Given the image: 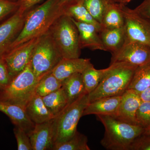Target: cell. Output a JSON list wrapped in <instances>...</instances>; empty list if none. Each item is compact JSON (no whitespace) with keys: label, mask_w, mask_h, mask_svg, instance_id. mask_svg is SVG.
I'll use <instances>...</instances> for the list:
<instances>
[{"label":"cell","mask_w":150,"mask_h":150,"mask_svg":"<svg viewBox=\"0 0 150 150\" xmlns=\"http://www.w3.org/2000/svg\"><path fill=\"white\" fill-rule=\"evenodd\" d=\"M13 131L17 143L18 150H33L29 136L26 131L16 126Z\"/></svg>","instance_id":"f546056e"},{"label":"cell","mask_w":150,"mask_h":150,"mask_svg":"<svg viewBox=\"0 0 150 150\" xmlns=\"http://www.w3.org/2000/svg\"><path fill=\"white\" fill-rule=\"evenodd\" d=\"M53 150H90L87 137L77 131L69 139L54 144Z\"/></svg>","instance_id":"4316f807"},{"label":"cell","mask_w":150,"mask_h":150,"mask_svg":"<svg viewBox=\"0 0 150 150\" xmlns=\"http://www.w3.org/2000/svg\"><path fill=\"white\" fill-rule=\"evenodd\" d=\"M137 124L145 129L150 127V102H143L136 114Z\"/></svg>","instance_id":"f1b7e54d"},{"label":"cell","mask_w":150,"mask_h":150,"mask_svg":"<svg viewBox=\"0 0 150 150\" xmlns=\"http://www.w3.org/2000/svg\"><path fill=\"white\" fill-rule=\"evenodd\" d=\"M49 31L62 58H79L81 49L79 31L71 18L62 15L53 23Z\"/></svg>","instance_id":"277c9868"},{"label":"cell","mask_w":150,"mask_h":150,"mask_svg":"<svg viewBox=\"0 0 150 150\" xmlns=\"http://www.w3.org/2000/svg\"><path fill=\"white\" fill-rule=\"evenodd\" d=\"M63 59L48 31L41 35L33 51L30 64L39 79L51 72Z\"/></svg>","instance_id":"8992f818"},{"label":"cell","mask_w":150,"mask_h":150,"mask_svg":"<svg viewBox=\"0 0 150 150\" xmlns=\"http://www.w3.org/2000/svg\"><path fill=\"white\" fill-rule=\"evenodd\" d=\"M73 1H74V0H60L59 3H60V6H62L65 5L66 4H68V3H69Z\"/></svg>","instance_id":"74e56055"},{"label":"cell","mask_w":150,"mask_h":150,"mask_svg":"<svg viewBox=\"0 0 150 150\" xmlns=\"http://www.w3.org/2000/svg\"><path fill=\"white\" fill-rule=\"evenodd\" d=\"M62 88L67 97L68 105L71 104L84 95L86 91L81 73H77L62 81Z\"/></svg>","instance_id":"44dd1931"},{"label":"cell","mask_w":150,"mask_h":150,"mask_svg":"<svg viewBox=\"0 0 150 150\" xmlns=\"http://www.w3.org/2000/svg\"><path fill=\"white\" fill-rule=\"evenodd\" d=\"M106 70L107 68L103 69H96L92 64L81 73L86 91L88 94L97 87Z\"/></svg>","instance_id":"d4e9b609"},{"label":"cell","mask_w":150,"mask_h":150,"mask_svg":"<svg viewBox=\"0 0 150 150\" xmlns=\"http://www.w3.org/2000/svg\"><path fill=\"white\" fill-rule=\"evenodd\" d=\"M43 0H17L16 2L18 5V9L21 11L26 12L33 8Z\"/></svg>","instance_id":"e575fe53"},{"label":"cell","mask_w":150,"mask_h":150,"mask_svg":"<svg viewBox=\"0 0 150 150\" xmlns=\"http://www.w3.org/2000/svg\"><path fill=\"white\" fill-rule=\"evenodd\" d=\"M150 86V62L138 67L134 72L128 89L140 93Z\"/></svg>","instance_id":"603a6c76"},{"label":"cell","mask_w":150,"mask_h":150,"mask_svg":"<svg viewBox=\"0 0 150 150\" xmlns=\"http://www.w3.org/2000/svg\"><path fill=\"white\" fill-rule=\"evenodd\" d=\"M121 96L102 98L90 102L84 110L83 116L92 115L113 116L120 104Z\"/></svg>","instance_id":"e0dca14e"},{"label":"cell","mask_w":150,"mask_h":150,"mask_svg":"<svg viewBox=\"0 0 150 150\" xmlns=\"http://www.w3.org/2000/svg\"><path fill=\"white\" fill-rule=\"evenodd\" d=\"M42 98L54 117L60 114L68 105L67 97L62 87Z\"/></svg>","instance_id":"cb8c5ba5"},{"label":"cell","mask_w":150,"mask_h":150,"mask_svg":"<svg viewBox=\"0 0 150 150\" xmlns=\"http://www.w3.org/2000/svg\"><path fill=\"white\" fill-rule=\"evenodd\" d=\"M91 15L99 23L108 5L112 0H81Z\"/></svg>","instance_id":"83f0119b"},{"label":"cell","mask_w":150,"mask_h":150,"mask_svg":"<svg viewBox=\"0 0 150 150\" xmlns=\"http://www.w3.org/2000/svg\"><path fill=\"white\" fill-rule=\"evenodd\" d=\"M139 94L142 101L150 102V86L139 93Z\"/></svg>","instance_id":"d590c367"},{"label":"cell","mask_w":150,"mask_h":150,"mask_svg":"<svg viewBox=\"0 0 150 150\" xmlns=\"http://www.w3.org/2000/svg\"><path fill=\"white\" fill-rule=\"evenodd\" d=\"M104 126L100 144L106 149L129 150L132 143L145 131L142 126L120 121L110 115H96Z\"/></svg>","instance_id":"7a4b0ae2"},{"label":"cell","mask_w":150,"mask_h":150,"mask_svg":"<svg viewBox=\"0 0 150 150\" xmlns=\"http://www.w3.org/2000/svg\"><path fill=\"white\" fill-rule=\"evenodd\" d=\"M77 28L81 49L88 48L91 50L106 51L102 42L99 31L93 25L75 21L72 18Z\"/></svg>","instance_id":"5bb4252c"},{"label":"cell","mask_w":150,"mask_h":150,"mask_svg":"<svg viewBox=\"0 0 150 150\" xmlns=\"http://www.w3.org/2000/svg\"><path fill=\"white\" fill-rule=\"evenodd\" d=\"M150 62V47L137 42H126L118 51L112 54L110 64L126 63L139 67Z\"/></svg>","instance_id":"9c48e42d"},{"label":"cell","mask_w":150,"mask_h":150,"mask_svg":"<svg viewBox=\"0 0 150 150\" xmlns=\"http://www.w3.org/2000/svg\"><path fill=\"white\" fill-rule=\"evenodd\" d=\"M54 118L43 123L35 124L33 129L28 134L33 150H52L55 144Z\"/></svg>","instance_id":"7c38bea8"},{"label":"cell","mask_w":150,"mask_h":150,"mask_svg":"<svg viewBox=\"0 0 150 150\" xmlns=\"http://www.w3.org/2000/svg\"><path fill=\"white\" fill-rule=\"evenodd\" d=\"M88 94L84 95L75 102L67 105L60 114L54 117L55 144L69 139L77 131L79 121L89 103Z\"/></svg>","instance_id":"52a82bcc"},{"label":"cell","mask_w":150,"mask_h":150,"mask_svg":"<svg viewBox=\"0 0 150 150\" xmlns=\"http://www.w3.org/2000/svg\"><path fill=\"white\" fill-rule=\"evenodd\" d=\"M129 150H150V134L143 133L132 143Z\"/></svg>","instance_id":"1f68e13d"},{"label":"cell","mask_w":150,"mask_h":150,"mask_svg":"<svg viewBox=\"0 0 150 150\" xmlns=\"http://www.w3.org/2000/svg\"><path fill=\"white\" fill-rule=\"evenodd\" d=\"M8 1H11L16 2L17 0H8Z\"/></svg>","instance_id":"ab89813d"},{"label":"cell","mask_w":150,"mask_h":150,"mask_svg":"<svg viewBox=\"0 0 150 150\" xmlns=\"http://www.w3.org/2000/svg\"><path fill=\"white\" fill-rule=\"evenodd\" d=\"M39 81L33 73L30 63L23 71L12 78L6 88L0 91V100L25 108L35 94Z\"/></svg>","instance_id":"5b68a950"},{"label":"cell","mask_w":150,"mask_h":150,"mask_svg":"<svg viewBox=\"0 0 150 150\" xmlns=\"http://www.w3.org/2000/svg\"><path fill=\"white\" fill-rule=\"evenodd\" d=\"M30 119L35 124L43 123L54 118L46 106L43 98L35 94L25 107Z\"/></svg>","instance_id":"d6986e66"},{"label":"cell","mask_w":150,"mask_h":150,"mask_svg":"<svg viewBox=\"0 0 150 150\" xmlns=\"http://www.w3.org/2000/svg\"><path fill=\"white\" fill-rule=\"evenodd\" d=\"M28 11L23 12L17 9L0 24V56L6 54L18 36L23 27Z\"/></svg>","instance_id":"8fae6325"},{"label":"cell","mask_w":150,"mask_h":150,"mask_svg":"<svg viewBox=\"0 0 150 150\" xmlns=\"http://www.w3.org/2000/svg\"><path fill=\"white\" fill-rule=\"evenodd\" d=\"M112 1H113V0H112Z\"/></svg>","instance_id":"60d3db41"},{"label":"cell","mask_w":150,"mask_h":150,"mask_svg":"<svg viewBox=\"0 0 150 150\" xmlns=\"http://www.w3.org/2000/svg\"><path fill=\"white\" fill-rule=\"evenodd\" d=\"M137 68L126 63L110 64L97 87L88 94L89 103L102 98L122 95L128 89Z\"/></svg>","instance_id":"3957f363"},{"label":"cell","mask_w":150,"mask_h":150,"mask_svg":"<svg viewBox=\"0 0 150 150\" xmlns=\"http://www.w3.org/2000/svg\"><path fill=\"white\" fill-rule=\"evenodd\" d=\"M99 33L106 51H110L111 54L118 51L126 41L124 26L120 28H101Z\"/></svg>","instance_id":"ffe728a7"},{"label":"cell","mask_w":150,"mask_h":150,"mask_svg":"<svg viewBox=\"0 0 150 150\" xmlns=\"http://www.w3.org/2000/svg\"><path fill=\"white\" fill-rule=\"evenodd\" d=\"M12 79L4 59L0 56V91L7 86Z\"/></svg>","instance_id":"4dcf8cb0"},{"label":"cell","mask_w":150,"mask_h":150,"mask_svg":"<svg viewBox=\"0 0 150 150\" xmlns=\"http://www.w3.org/2000/svg\"><path fill=\"white\" fill-rule=\"evenodd\" d=\"M134 10L141 16L150 20V0H144Z\"/></svg>","instance_id":"836d02e7"},{"label":"cell","mask_w":150,"mask_h":150,"mask_svg":"<svg viewBox=\"0 0 150 150\" xmlns=\"http://www.w3.org/2000/svg\"><path fill=\"white\" fill-rule=\"evenodd\" d=\"M62 86V81L56 77L51 72L40 79L35 89V94L43 97L58 90Z\"/></svg>","instance_id":"484cf974"},{"label":"cell","mask_w":150,"mask_h":150,"mask_svg":"<svg viewBox=\"0 0 150 150\" xmlns=\"http://www.w3.org/2000/svg\"><path fill=\"white\" fill-rule=\"evenodd\" d=\"M0 111L7 115L15 126L21 128L28 134L35 126V123L28 117L25 108L21 105L0 100Z\"/></svg>","instance_id":"9a60e30c"},{"label":"cell","mask_w":150,"mask_h":150,"mask_svg":"<svg viewBox=\"0 0 150 150\" xmlns=\"http://www.w3.org/2000/svg\"><path fill=\"white\" fill-rule=\"evenodd\" d=\"M40 36L22 43L2 56L12 77L21 72L29 64L33 51Z\"/></svg>","instance_id":"30bf717a"},{"label":"cell","mask_w":150,"mask_h":150,"mask_svg":"<svg viewBox=\"0 0 150 150\" xmlns=\"http://www.w3.org/2000/svg\"><path fill=\"white\" fill-rule=\"evenodd\" d=\"M93 64L91 59L78 58H63L52 71L53 74L63 81L67 78L77 73H81Z\"/></svg>","instance_id":"2e32d148"},{"label":"cell","mask_w":150,"mask_h":150,"mask_svg":"<svg viewBox=\"0 0 150 150\" xmlns=\"http://www.w3.org/2000/svg\"><path fill=\"white\" fill-rule=\"evenodd\" d=\"M18 9V5L16 2L0 0V21L15 12Z\"/></svg>","instance_id":"d6a6232c"},{"label":"cell","mask_w":150,"mask_h":150,"mask_svg":"<svg viewBox=\"0 0 150 150\" xmlns=\"http://www.w3.org/2000/svg\"><path fill=\"white\" fill-rule=\"evenodd\" d=\"M100 25L101 28H120L124 26V18L121 4L112 1L108 5L103 16Z\"/></svg>","instance_id":"7402d4cb"},{"label":"cell","mask_w":150,"mask_h":150,"mask_svg":"<svg viewBox=\"0 0 150 150\" xmlns=\"http://www.w3.org/2000/svg\"><path fill=\"white\" fill-rule=\"evenodd\" d=\"M142 102L139 93L134 90L127 89L121 95L118 109L112 117L129 124L138 125L136 114Z\"/></svg>","instance_id":"4fadbf2b"},{"label":"cell","mask_w":150,"mask_h":150,"mask_svg":"<svg viewBox=\"0 0 150 150\" xmlns=\"http://www.w3.org/2000/svg\"><path fill=\"white\" fill-rule=\"evenodd\" d=\"M144 134H150V127L147 129H145V131Z\"/></svg>","instance_id":"f35d334b"},{"label":"cell","mask_w":150,"mask_h":150,"mask_svg":"<svg viewBox=\"0 0 150 150\" xmlns=\"http://www.w3.org/2000/svg\"><path fill=\"white\" fill-rule=\"evenodd\" d=\"M124 18L126 42H137L150 47V20L141 16L134 9L121 4Z\"/></svg>","instance_id":"ba28073f"},{"label":"cell","mask_w":150,"mask_h":150,"mask_svg":"<svg viewBox=\"0 0 150 150\" xmlns=\"http://www.w3.org/2000/svg\"><path fill=\"white\" fill-rule=\"evenodd\" d=\"M59 2L60 0H46L28 11L22 29L6 53L48 31L56 20L63 14Z\"/></svg>","instance_id":"6da1fadb"},{"label":"cell","mask_w":150,"mask_h":150,"mask_svg":"<svg viewBox=\"0 0 150 150\" xmlns=\"http://www.w3.org/2000/svg\"><path fill=\"white\" fill-rule=\"evenodd\" d=\"M132 0H113L115 2L119 3V4H123L125 5V4L130 2Z\"/></svg>","instance_id":"8d00e7d4"},{"label":"cell","mask_w":150,"mask_h":150,"mask_svg":"<svg viewBox=\"0 0 150 150\" xmlns=\"http://www.w3.org/2000/svg\"><path fill=\"white\" fill-rule=\"evenodd\" d=\"M63 14L76 21L93 25L100 31V23L97 21L85 7L81 0H74L62 6Z\"/></svg>","instance_id":"ac0fdd59"}]
</instances>
